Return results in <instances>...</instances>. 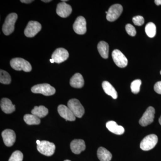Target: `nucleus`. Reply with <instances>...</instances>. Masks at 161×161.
I'll return each instance as SVG.
<instances>
[{"label": "nucleus", "instance_id": "nucleus-1", "mask_svg": "<svg viewBox=\"0 0 161 161\" xmlns=\"http://www.w3.org/2000/svg\"><path fill=\"white\" fill-rule=\"evenodd\" d=\"M10 64L11 67L15 70H23L26 72L31 71L32 67L31 64L23 58H13L10 60Z\"/></svg>", "mask_w": 161, "mask_h": 161}, {"label": "nucleus", "instance_id": "nucleus-2", "mask_svg": "<svg viewBox=\"0 0 161 161\" xmlns=\"http://www.w3.org/2000/svg\"><path fill=\"white\" fill-rule=\"evenodd\" d=\"M18 19V15L14 13L7 16L3 26V31L4 34L8 36L11 34L14 30L15 23Z\"/></svg>", "mask_w": 161, "mask_h": 161}, {"label": "nucleus", "instance_id": "nucleus-3", "mask_svg": "<svg viewBox=\"0 0 161 161\" xmlns=\"http://www.w3.org/2000/svg\"><path fill=\"white\" fill-rule=\"evenodd\" d=\"M31 92L36 94H41L45 96H51L56 93V89L49 84L43 83L36 85L32 87Z\"/></svg>", "mask_w": 161, "mask_h": 161}, {"label": "nucleus", "instance_id": "nucleus-4", "mask_svg": "<svg viewBox=\"0 0 161 161\" xmlns=\"http://www.w3.org/2000/svg\"><path fill=\"white\" fill-rule=\"evenodd\" d=\"M68 107L76 117L81 118L84 114V108L78 99L73 98L69 101Z\"/></svg>", "mask_w": 161, "mask_h": 161}, {"label": "nucleus", "instance_id": "nucleus-5", "mask_svg": "<svg viewBox=\"0 0 161 161\" xmlns=\"http://www.w3.org/2000/svg\"><path fill=\"white\" fill-rule=\"evenodd\" d=\"M37 149L41 154L47 156H51L54 153L56 146L53 143L46 141H41L40 145H37Z\"/></svg>", "mask_w": 161, "mask_h": 161}, {"label": "nucleus", "instance_id": "nucleus-6", "mask_svg": "<svg viewBox=\"0 0 161 161\" xmlns=\"http://www.w3.org/2000/svg\"><path fill=\"white\" fill-rule=\"evenodd\" d=\"M158 142V136L155 134L147 136L141 142L140 148L144 151H148L153 149Z\"/></svg>", "mask_w": 161, "mask_h": 161}, {"label": "nucleus", "instance_id": "nucleus-7", "mask_svg": "<svg viewBox=\"0 0 161 161\" xmlns=\"http://www.w3.org/2000/svg\"><path fill=\"white\" fill-rule=\"evenodd\" d=\"M122 6L119 4H115L110 7L108 11L106 12L107 20L110 22H113L117 20L122 13Z\"/></svg>", "mask_w": 161, "mask_h": 161}, {"label": "nucleus", "instance_id": "nucleus-8", "mask_svg": "<svg viewBox=\"0 0 161 161\" xmlns=\"http://www.w3.org/2000/svg\"><path fill=\"white\" fill-rule=\"evenodd\" d=\"M41 28L42 26L39 22L30 21L24 31V34L27 37H33L40 31Z\"/></svg>", "mask_w": 161, "mask_h": 161}, {"label": "nucleus", "instance_id": "nucleus-9", "mask_svg": "<svg viewBox=\"0 0 161 161\" xmlns=\"http://www.w3.org/2000/svg\"><path fill=\"white\" fill-rule=\"evenodd\" d=\"M155 112V109L153 107H149L139 120L141 125L147 126L153 122Z\"/></svg>", "mask_w": 161, "mask_h": 161}, {"label": "nucleus", "instance_id": "nucleus-10", "mask_svg": "<svg viewBox=\"0 0 161 161\" xmlns=\"http://www.w3.org/2000/svg\"><path fill=\"white\" fill-rule=\"evenodd\" d=\"M112 57L113 61L119 67L123 68L125 67L128 65V59L119 50H114L112 52Z\"/></svg>", "mask_w": 161, "mask_h": 161}, {"label": "nucleus", "instance_id": "nucleus-11", "mask_svg": "<svg viewBox=\"0 0 161 161\" xmlns=\"http://www.w3.org/2000/svg\"><path fill=\"white\" fill-rule=\"evenodd\" d=\"M69 57V54L67 50L64 48H57L52 55V59H53L55 62L60 63L67 60Z\"/></svg>", "mask_w": 161, "mask_h": 161}, {"label": "nucleus", "instance_id": "nucleus-12", "mask_svg": "<svg viewBox=\"0 0 161 161\" xmlns=\"http://www.w3.org/2000/svg\"><path fill=\"white\" fill-rule=\"evenodd\" d=\"M73 29L78 35H83L86 31V22L82 16H79L75 20L73 25Z\"/></svg>", "mask_w": 161, "mask_h": 161}, {"label": "nucleus", "instance_id": "nucleus-13", "mask_svg": "<svg viewBox=\"0 0 161 161\" xmlns=\"http://www.w3.org/2000/svg\"><path fill=\"white\" fill-rule=\"evenodd\" d=\"M2 135L4 143L7 147H11L14 143L16 135L13 130L9 129L4 130L2 132Z\"/></svg>", "mask_w": 161, "mask_h": 161}, {"label": "nucleus", "instance_id": "nucleus-14", "mask_svg": "<svg viewBox=\"0 0 161 161\" xmlns=\"http://www.w3.org/2000/svg\"><path fill=\"white\" fill-rule=\"evenodd\" d=\"M58 112L59 115L66 120L73 121L76 119V116L73 114L68 107L64 105H60L58 107Z\"/></svg>", "mask_w": 161, "mask_h": 161}, {"label": "nucleus", "instance_id": "nucleus-15", "mask_svg": "<svg viewBox=\"0 0 161 161\" xmlns=\"http://www.w3.org/2000/svg\"><path fill=\"white\" fill-rule=\"evenodd\" d=\"M56 11L57 14L60 17L65 18L68 17L71 14L72 8L69 4L62 2L58 4Z\"/></svg>", "mask_w": 161, "mask_h": 161}, {"label": "nucleus", "instance_id": "nucleus-16", "mask_svg": "<svg viewBox=\"0 0 161 161\" xmlns=\"http://www.w3.org/2000/svg\"><path fill=\"white\" fill-rule=\"evenodd\" d=\"M70 148L72 152L75 154H80L82 151L85 150V143L83 140H74L71 142Z\"/></svg>", "mask_w": 161, "mask_h": 161}, {"label": "nucleus", "instance_id": "nucleus-17", "mask_svg": "<svg viewBox=\"0 0 161 161\" xmlns=\"http://www.w3.org/2000/svg\"><path fill=\"white\" fill-rule=\"evenodd\" d=\"M1 108L3 112L6 114H10L15 110L14 105L11 101L7 98H3L1 101Z\"/></svg>", "mask_w": 161, "mask_h": 161}, {"label": "nucleus", "instance_id": "nucleus-18", "mask_svg": "<svg viewBox=\"0 0 161 161\" xmlns=\"http://www.w3.org/2000/svg\"><path fill=\"white\" fill-rule=\"evenodd\" d=\"M106 127L110 132L116 134L122 135L125 132V129L122 126L118 125L114 121H110L106 124Z\"/></svg>", "mask_w": 161, "mask_h": 161}, {"label": "nucleus", "instance_id": "nucleus-19", "mask_svg": "<svg viewBox=\"0 0 161 161\" xmlns=\"http://www.w3.org/2000/svg\"><path fill=\"white\" fill-rule=\"evenodd\" d=\"M70 85L71 86L76 88L82 87L84 85V80L82 75L79 73L75 74L70 80Z\"/></svg>", "mask_w": 161, "mask_h": 161}, {"label": "nucleus", "instance_id": "nucleus-20", "mask_svg": "<svg viewBox=\"0 0 161 161\" xmlns=\"http://www.w3.org/2000/svg\"><path fill=\"white\" fill-rule=\"evenodd\" d=\"M103 88L106 94L112 96L114 99H116L118 97L117 92L110 82L108 81H104L102 83Z\"/></svg>", "mask_w": 161, "mask_h": 161}, {"label": "nucleus", "instance_id": "nucleus-21", "mask_svg": "<svg viewBox=\"0 0 161 161\" xmlns=\"http://www.w3.org/2000/svg\"><path fill=\"white\" fill-rule=\"evenodd\" d=\"M97 156L100 161H111L112 153L104 147H100L97 151Z\"/></svg>", "mask_w": 161, "mask_h": 161}, {"label": "nucleus", "instance_id": "nucleus-22", "mask_svg": "<svg viewBox=\"0 0 161 161\" xmlns=\"http://www.w3.org/2000/svg\"><path fill=\"white\" fill-rule=\"evenodd\" d=\"M97 48L99 54L104 59H107L108 58L109 47L108 43L105 41H100L98 43Z\"/></svg>", "mask_w": 161, "mask_h": 161}, {"label": "nucleus", "instance_id": "nucleus-23", "mask_svg": "<svg viewBox=\"0 0 161 161\" xmlns=\"http://www.w3.org/2000/svg\"><path fill=\"white\" fill-rule=\"evenodd\" d=\"M31 113L39 118H42L48 114V110L43 106H35L33 109L32 110Z\"/></svg>", "mask_w": 161, "mask_h": 161}, {"label": "nucleus", "instance_id": "nucleus-24", "mask_svg": "<svg viewBox=\"0 0 161 161\" xmlns=\"http://www.w3.org/2000/svg\"><path fill=\"white\" fill-rule=\"evenodd\" d=\"M24 120L28 125H38L40 123V119L33 114H26L24 115Z\"/></svg>", "mask_w": 161, "mask_h": 161}, {"label": "nucleus", "instance_id": "nucleus-25", "mask_svg": "<svg viewBox=\"0 0 161 161\" xmlns=\"http://www.w3.org/2000/svg\"><path fill=\"white\" fill-rule=\"evenodd\" d=\"M145 31L149 37H154L156 34V26L155 24L151 22L147 23L145 27Z\"/></svg>", "mask_w": 161, "mask_h": 161}, {"label": "nucleus", "instance_id": "nucleus-26", "mask_svg": "<svg viewBox=\"0 0 161 161\" xmlns=\"http://www.w3.org/2000/svg\"><path fill=\"white\" fill-rule=\"evenodd\" d=\"M11 78L8 72L1 69L0 71V82L4 84H9L11 82Z\"/></svg>", "mask_w": 161, "mask_h": 161}, {"label": "nucleus", "instance_id": "nucleus-27", "mask_svg": "<svg viewBox=\"0 0 161 161\" xmlns=\"http://www.w3.org/2000/svg\"><path fill=\"white\" fill-rule=\"evenodd\" d=\"M142 81L140 79L134 80L131 84V91L133 94H138L140 90Z\"/></svg>", "mask_w": 161, "mask_h": 161}, {"label": "nucleus", "instance_id": "nucleus-28", "mask_svg": "<svg viewBox=\"0 0 161 161\" xmlns=\"http://www.w3.org/2000/svg\"><path fill=\"white\" fill-rule=\"evenodd\" d=\"M23 153L19 150H17L13 153L9 161H23Z\"/></svg>", "mask_w": 161, "mask_h": 161}, {"label": "nucleus", "instance_id": "nucleus-29", "mask_svg": "<svg viewBox=\"0 0 161 161\" xmlns=\"http://www.w3.org/2000/svg\"><path fill=\"white\" fill-rule=\"evenodd\" d=\"M132 22L136 26H142L145 22L144 18L142 16H136L132 18Z\"/></svg>", "mask_w": 161, "mask_h": 161}, {"label": "nucleus", "instance_id": "nucleus-30", "mask_svg": "<svg viewBox=\"0 0 161 161\" xmlns=\"http://www.w3.org/2000/svg\"><path fill=\"white\" fill-rule=\"evenodd\" d=\"M125 30L127 33L130 36H134L136 35V31L135 27L130 24H128L126 25Z\"/></svg>", "mask_w": 161, "mask_h": 161}, {"label": "nucleus", "instance_id": "nucleus-31", "mask_svg": "<svg viewBox=\"0 0 161 161\" xmlns=\"http://www.w3.org/2000/svg\"><path fill=\"white\" fill-rule=\"evenodd\" d=\"M154 90L157 93L161 95V81H158L154 85Z\"/></svg>", "mask_w": 161, "mask_h": 161}, {"label": "nucleus", "instance_id": "nucleus-32", "mask_svg": "<svg viewBox=\"0 0 161 161\" xmlns=\"http://www.w3.org/2000/svg\"><path fill=\"white\" fill-rule=\"evenodd\" d=\"M20 2H22V3H26V4H28V3H30L32 2H33L32 0H21Z\"/></svg>", "mask_w": 161, "mask_h": 161}, {"label": "nucleus", "instance_id": "nucleus-33", "mask_svg": "<svg viewBox=\"0 0 161 161\" xmlns=\"http://www.w3.org/2000/svg\"><path fill=\"white\" fill-rule=\"evenodd\" d=\"M154 2L157 6L161 5V0H155V1H154Z\"/></svg>", "mask_w": 161, "mask_h": 161}, {"label": "nucleus", "instance_id": "nucleus-34", "mask_svg": "<svg viewBox=\"0 0 161 161\" xmlns=\"http://www.w3.org/2000/svg\"><path fill=\"white\" fill-rule=\"evenodd\" d=\"M42 2H44V3H49V2H51V0H42Z\"/></svg>", "mask_w": 161, "mask_h": 161}, {"label": "nucleus", "instance_id": "nucleus-35", "mask_svg": "<svg viewBox=\"0 0 161 161\" xmlns=\"http://www.w3.org/2000/svg\"><path fill=\"white\" fill-rule=\"evenodd\" d=\"M50 61L51 63H54L55 62L54 60L53 59H50Z\"/></svg>", "mask_w": 161, "mask_h": 161}, {"label": "nucleus", "instance_id": "nucleus-36", "mask_svg": "<svg viewBox=\"0 0 161 161\" xmlns=\"http://www.w3.org/2000/svg\"><path fill=\"white\" fill-rule=\"evenodd\" d=\"M40 142H41V141H40V140H37L36 141V143L37 144V145H40Z\"/></svg>", "mask_w": 161, "mask_h": 161}, {"label": "nucleus", "instance_id": "nucleus-37", "mask_svg": "<svg viewBox=\"0 0 161 161\" xmlns=\"http://www.w3.org/2000/svg\"><path fill=\"white\" fill-rule=\"evenodd\" d=\"M159 124H160L161 125V116H160V117L159 119Z\"/></svg>", "mask_w": 161, "mask_h": 161}, {"label": "nucleus", "instance_id": "nucleus-38", "mask_svg": "<svg viewBox=\"0 0 161 161\" xmlns=\"http://www.w3.org/2000/svg\"><path fill=\"white\" fill-rule=\"evenodd\" d=\"M62 2H64V3H65V2H67V0H62Z\"/></svg>", "mask_w": 161, "mask_h": 161}, {"label": "nucleus", "instance_id": "nucleus-39", "mask_svg": "<svg viewBox=\"0 0 161 161\" xmlns=\"http://www.w3.org/2000/svg\"><path fill=\"white\" fill-rule=\"evenodd\" d=\"M64 161H71L69 160H65Z\"/></svg>", "mask_w": 161, "mask_h": 161}, {"label": "nucleus", "instance_id": "nucleus-40", "mask_svg": "<svg viewBox=\"0 0 161 161\" xmlns=\"http://www.w3.org/2000/svg\"><path fill=\"white\" fill-rule=\"evenodd\" d=\"M160 74H161V71H160Z\"/></svg>", "mask_w": 161, "mask_h": 161}]
</instances>
